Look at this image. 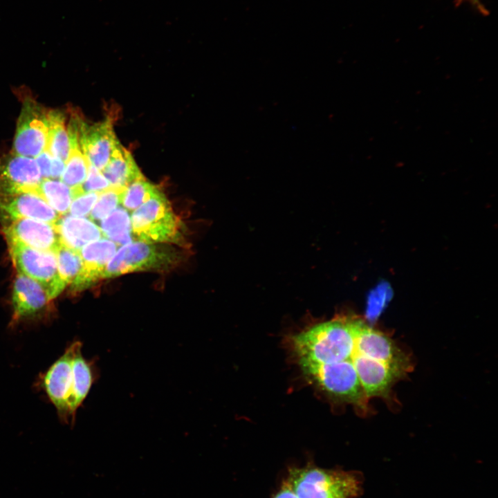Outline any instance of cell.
<instances>
[{
  "label": "cell",
  "instance_id": "obj_18",
  "mask_svg": "<svg viewBox=\"0 0 498 498\" xmlns=\"http://www.w3.org/2000/svg\"><path fill=\"white\" fill-rule=\"evenodd\" d=\"M70 151L65 163V168L61 176L62 181L71 188L82 187L86 180L89 161L84 154L82 135L77 131L68 133Z\"/></svg>",
  "mask_w": 498,
  "mask_h": 498
},
{
  "label": "cell",
  "instance_id": "obj_12",
  "mask_svg": "<svg viewBox=\"0 0 498 498\" xmlns=\"http://www.w3.org/2000/svg\"><path fill=\"white\" fill-rule=\"evenodd\" d=\"M42 178L35 158L13 152L0 156V190L35 192Z\"/></svg>",
  "mask_w": 498,
  "mask_h": 498
},
{
  "label": "cell",
  "instance_id": "obj_25",
  "mask_svg": "<svg viewBox=\"0 0 498 498\" xmlns=\"http://www.w3.org/2000/svg\"><path fill=\"white\" fill-rule=\"evenodd\" d=\"M98 192H84L74 198L71 203L68 212L71 215L84 217L89 215L99 196Z\"/></svg>",
  "mask_w": 498,
  "mask_h": 498
},
{
  "label": "cell",
  "instance_id": "obj_1",
  "mask_svg": "<svg viewBox=\"0 0 498 498\" xmlns=\"http://www.w3.org/2000/svg\"><path fill=\"white\" fill-rule=\"evenodd\" d=\"M131 230L138 241L183 246V223L161 190L136 209Z\"/></svg>",
  "mask_w": 498,
  "mask_h": 498
},
{
  "label": "cell",
  "instance_id": "obj_19",
  "mask_svg": "<svg viewBox=\"0 0 498 498\" xmlns=\"http://www.w3.org/2000/svg\"><path fill=\"white\" fill-rule=\"evenodd\" d=\"M48 142L46 150L65 163L69 156L70 145L65 116L59 111H47Z\"/></svg>",
  "mask_w": 498,
  "mask_h": 498
},
{
  "label": "cell",
  "instance_id": "obj_15",
  "mask_svg": "<svg viewBox=\"0 0 498 498\" xmlns=\"http://www.w3.org/2000/svg\"><path fill=\"white\" fill-rule=\"evenodd\" d=\"M72 360V387L68 401L71 421L75 420L77 409L86 398L95 380V373L92 362L82 354V342L75 341Z\"/></svg>",
  "mask_w": 498,
  "mask_h": 498
},
{
  "label": "cell",
  "instance_id": "obj_20",
  "mask_svg": "<svg viewBox=\"0 0 498 498\" xmlns=\"http://www.w3.org/2000/svg\"><path fill=\"white\" fill-rule=\"evenodd\" d=\"M35 192L59 216L68 212L73 199L72 189L62 181L42 178Z\"/></svg>",
  "mask_w": 498,
  "mask_h": 498
},
{
  "label": "cell",
  "instance_id": "obj_23",
  "mask_svg": "<svg viewBox=\"0 0 498 498\" xmlns=\"http://www.w3.org/2000/svg\"><path fill=\"white\" fill-rule=\"evenodd\" d=\"M55 255L59 277L66 287L73 282L81 269L82 261L80 252L62 243Z\"/></svg>",
  "mask_w": 498,
  "mask_h": 498
},
{
  "label": "cell",
  "instance_id": "obj_8",
  "mask_svg": "<svg viewBox=\"0 0 498 498\" xmlns=\"http://www.w3.org/2000/svg\"><path fill=\"white\" fill-rule=\"evenodd\" d=\"M59 216L33 191L0 190V219L7 223L26 218L55 223Z\"/></svg>",
  "mask_w": 498,
  "mask_h": 498
},
{
  "label": "cell",
  "instance_id": "obj_6",
  "mask_svg": "<svg viewBox=\"0 0 498 498\" xmlns=\"http://www.w3.org/2000/svg\"><path fill=\"white\" fill-rule=\"evenodd\" d=\"M356 349L360 355L382 362L403 376L412 369L408 355L387 334L369 326L366 322L356 335Z\"/></svg>",
  "mask_w": 498,
  "mask_h": 498
},
{
  "label": "cell",
  "instance_id": "obj_10",
  "mask_svg": "<svg viewBox=\"0 0 498 498\" xmlns=\"http://www.w3.org/2000/svg\"><path fill=\"white\" fill-rule=\"evenodd\" d=\"M352 362L369 399L375 396L391 399L394 383L404 376L382 362L360 355L357 352L356 346Z\"/></svg>",
  "mask_w": 498,
  "mask_h": 498
},
{
  "label": "cell",
  "instance_id": "obj_27",
  "mask_svg": "<svg viewBox=\"0 0 498 498\" xmlns=\"http://www.w3.org/2000/svg\"><path fill=\"white\" fill-rule=\"evenodd\" d=\"M52 158L53 156L46 149L35 157L43 178H50Z\"/></svg>",
  "mask_w": 498,
  "mask_h": 498
},
{
  "label": "cell",
  "instance_id": "obj_3",
  "mask_svg": "<svg viewBox=\"0 0 498 498\" xmlns=\"http://www.w3.org/2000/svg\"><path fill=\"white\" fill-rule=\"evenodd\" d=\"M164 244L136 241L124 245L109 261L103 279L138 271H164L175 267L183 260V254Z\"/></svg>",
  "mask_w": 498,
  "mask_h": 498
},
{
  "label": "cell",
  "instance_id": "obj_26",
  "mask_svg": "<svg viewBox=\"0 0 498 498\" xmlns=\"http://www.w3.org/2000/svg\"><path fill=\"white\" fill-rule=\"evenodd\" d=\"M110 187L109 182L102 172L89 163L86 180L82 185L83 191L84 192H94L100 193Z\"/></svg>",
  "mask_w": 498,
  "mask_h": 498
},
{
  "label": "cell",
  "instance_id": "obj_14",
  "mask_svg": "<svg viewBox=\"0 0 498 498\" xmlns=\"http://www.w3.org/2000/svg\"><path fill=\"white\" fill-rule=\"evenodd\" d=\"M82 147L89 163L102 171L109 162L117 139L111 119L88 125L85 123L82 136Z\"/></svg>",
  "mask_w": 498,
  "mask_h": 498
},
{
  "label": "cell",
  "instance_id": "obj_24",
  "mask_svg": "<svg viewBox=\"0 0 498 498\" xmlns=\"http://www.w3.org/2000/svg\"><path fill=\"white\" fill-rule=\"evenodd\" d=\"M125 188L110 187L99 194V196L89 217L92 221H102L111 213L120 204L122 194Z\"/></svg>",
  "mask_w": 498,
  "mask_h": 498
},
{
  "label": "cell",
  "instance_id": "obj_17",
  "mask_svg": "<svg viewBox=\"0 0 498 498\" xmlns=\"http://www.w3.org/2000/svg\"><path fill=\"white\" fill-rule=\"evenodd\" d=\"M101 172L111 187L116 188H126L133 181L144 178L131 153L119 141Z\"/></svg>",
  "mask_w": 498,
  "mask_h": 498
},
{
  "label": "cell",
  "instance_id": "obj_2",
  "mask_svg": "<svg viewBox=\"0 0 498 498\" xmlns=\"http://www.w3.org/2000/svg\"><path fill=\"white\" fill-rule=\"evenodd\" d=\"M286 481L298 498H354L360 490L353 472L318 468L292 469Z\"/></svg>",
  "mask_w": 498,
  "mask_h": 498
},
{
  "label": "cell",
  "instance_id": "obj_5",
  "mask_svg": "<svg viewBox=\"0 0 498 498\" xmlns=\"http://www.w3.org/2000/svg\"><path fill=\"white\" fill-rule=\"evenodd\" d=\"M47 111L35 100H24L17 120L13 153L37 157L46 149L48 142Z\"/></svg>",
  "mask_w": 498,
  "mask_h": 498
},
{
  "label": "cell",
  "instance_id": "obj_16",
  "mask_svg": "<svg viewBox=\"0 0 498 498\" xmlns=\"http://www.w3.org/2000/svg\"><path fill=\"white\" fill-rule=\"evenodd\" d=\"M55 224L61 243L75 250L102 237L100 228L84 217L64 214Z\"/></svg>",
  "mask_w": 498,
  "mask_h": 498
},
{
  "label": "cell",
  "instance_id": "obj_11",
  "mask_svg": "<svg viewBox=\"0 0 498 498\" xmlns=\"http://www.w3.org/2000/svg\"><path fill=\"white\" fill-rule=\"evenodd\" d=\"M116 248L114 242L105 238L84 246L80 250L82 267L71 284V291L84 290L102 279L106 267L115 255Z\"/></svg>",
  "mask_w": 498,
  "mask_h": 498
},
{
  "label": "cell",
  "instance_id": "obj_9",
  "mask_svg": "<svg viewBox=\"0 0 498 498\" xmlns=\"http://www.w3.org/2000/svg\"><path fill=\"white\" fill-rule=\"evenodd\" d=\"M7 241H16L42 251L55 252L62 244L55 223L32 219H18L3 227Z\"/></svg>",
  "mask_w": 498,
  "mask_h": 498
},
{
  "label": "cell",
  "instance_id": "obj_28",
  "mask_svg": "<svg viewBox=\"0 0 498 498\" xmlns=\"http://www.w3.org/2000/svg\"><path fill=\"white\" fill-rule=\"evenodd\" d=\"M65 168V163L59 158L53 156L50 178L57 179L61 178Z\"/></svg>",
  "mask_w": 498,
  "mask_h": 498
},
{
  "label": "cell",
  "instance_id": "obj_22",
  "mask_svg": "<svg viewBox=\"0 0 498 498\" xmlns=\"http://www.w3.org/2000/svg\"><path fill=\"white\" fill-rule=\"evenodd\" d=\"M160 191V188L143 178L129 184L124 190L120 205L129 211H134Z\"/></svg>",
  "mask_w": 498,
  "mask_h": 498
},
{
  "label": "cell",
  "instance_id": "obj_30",
  "mask_svg": "<svg viewBox=\"0 0 498 498\" xmlns=\"http://www.w3.org/2000/svg\"><path fill=\"white\" fill-rule=\"evenodd\" d=\"M469 2L472 6H473L476 9H477L479 11H480L481 13H486V10L485 7L482 5V3L480 2V0H465Z\"/></svg>",
  "mask_w": 498,
  "mask_h": 498
},
{
  "label": "cell",
  "instance_id": "obj_21",
  "mask_svg": "<svg viewBox=\"0 0 498 498\" xmlns=\"http://www.w3.org/2000/svg\"><path fill=\"white\" fill-rule=\"evenodd\" d=\"M100 230L103 237L119 245L127 244L132 240L131 216L124 208L114 210L100 221Z\"/></svg>",
  "mask_w": 498,
  "mask_h": 498
},
{
  "label": "cell",
  "instance_id": "obj_29",
  "mask_svg": "<svg viewBox=\"0 0 498 498\" xmlns=\"http://www.w3.org/2000/svg\"><path fill=\"white\" fill-rule=\"evenodd\" d=\"M273 498H298V497L294 492L289 483L286 481Z\"/></svg>",
  "mask_w": 498,
  "mask_h": 498
},
{
  "label": "cell",
  "instance_id": "obj_13",
  "mask_svg": "<svg viewBox=\"0 0 498 498\" xmlns=\"http://www.w3.org/2000/svg\"><path fill=\"white\" fill-rule=\"evenodd\" d=\"M50 301L39 284L18 273L12 287V323L39 317Z\"/></svg>",
  "mask_w": 498,
  "mask_h": 498
},
{
  "label": "cell",
  "instance_id": "obj_7",
  "mask_svg": "<svg viewBox=\"0 0 498 498\" xmlns=\"http://www.w3.org/2000/svg\"><path fill=\"white\" fill-rule=\"evenodd\" d=\"M73 342L64 353L43 374L38 380L39 387L46 394L54 405L61 421L68 423L70 419L68 401L72 387V360Z\"/></svg>",
  "mask_w": 498,
  "mask_h": 498
},
{
  "label": "cell",
  "instance_id": "obj_4",
  "mask_svg": "<svg viewBox=\"0 0 498 498\" xmlns=\"http://www.w3.org/2000/svg\"><path fill=\"white\" fill-rule=\"evenodd\" d=\"M7 242L18 273L39 284L49 301L63 291L65 286L59 277L55 252L39 250L16 241Z\"/></svg>",
  "mask_w": 498,
  "mask_h": 498
}]
</instances>
